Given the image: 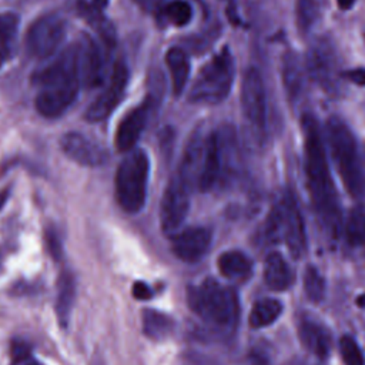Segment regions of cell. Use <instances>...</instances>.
Returning <instances> with one entry per match:
<instances>
[{
    "label": "cell",
    "instance_id": "obj_27",
    "mask_svg": "<svg viewBox=\"0 0 365 365\" xmlns=\"http://www.w3.org/2000/svg\"><path fill=\"white\" fill-rule=\"evenodd\" d=\"M321 16V0H295V24L301 36L311 31Z\"/></svg>",
    "mask_w": 365,
    "mask_h": 365
},
{
    "label": "cell",
    "instance_id": "obj_25",
    "mask_svg": "<svg viewBox=\"0 0 365 365\" xmlns=\"http://www.w3.org/2000/svg\"><path fill=\"white\" fill-rule=\"evenodd\" d=\"M282 312V304L274 298H264L257 301L250 312V325L252 328H264L275 322Z\"/></svg>",
    "mask_w": 365,
    "mask_h": 365
},
{
    "label": "cell",
    "instance_id": "obj_10",
    "mask_svg": "<svg viewBox=\"0 0 365 365\" xmlns=\"http://www.w3.org/2000/svg\"><path fill=\"white\" fill-rule=\"evenodd\" d=\"M190 210L188 184L180 174L174 175L165 187L161 207H160V224L161 230L167 235H175L177 230L184 222Z\"/></svg>",
    "mask_w": 365,
    "mask_h": 365
},
{
    "label": "cell",
    "instance_id": "obj_24",
    "mask_svg": "<svg viewBox=\"0 0 365 365\" xmlns=\"http://www.w3.org/2000/svg\"><path fill=\"white\" fill-rule=\"evenodd\" d=\"M19 16L11 11L0 14V67L14 54L19 34Z\"/></svg>",
    "mask_w": 365,
    "mask_h": 365
},
{
    "label": "cell",
    "instance_id": "obj_9",
    "mask_svg": "<svg viewBox=\"0 0 365 365\" xmlns=\"http://www.w3.org/2000/svg\"><path fill=\"white\" fill-rule=\"evenodd\" d=\"M66 36V21L56 13L33 21L26 34L27 53L34 58H47L56 53Z\"/></svg>",
    "mask_w": 365,
    "mask_h": 365
},
{
    "label": "cell",
    "instance_id": "obj_39",
    "mask_svg": "<svg viewBox=\"0 0 365 365\" xmlns=\"http://www.w3.org/2000/svg\"><path fill=\"white\" fill-rule=\"evenodd\" d=\"M88 3L93 4V6H96L97 9L103 10V9L108 4V0H88Z\"/></svg>",
    "mask_w": 365,
    "mask_h": 365
},
{
    "label": "cell",
    "instance_id": "obj_5",
    "mask_svg": "<svg viewBox=\"0 0 365 365\" xmlns=\"http://www.w3.org/2000/svg\"><path fill=\"white\" fill-rule=\"evenodd\" d=\"M234 74V57L228 48H222L200 70L190 88L188 100L198 104L221 103L231 91Z\"/></svg>",
    "mask_w": 365,
    "mask_h": 365
},
{
    "label": "cell",
    "instance_id": "obj_40",
    "mask_svg": "<svg viewBox=\"0 0 365 365\" xmlns=\"http://www.w3.org/2000/svg\"><path fill=\"white\" fill-rule=\"evenodd\" d=\"M358 305H359V307H365V295H362V297L358 298Z\"/></svg>",
    "mask_w": 365,
    "mask_h": 365
},
{
    "label": "cell",
    "instance_id": "obj_19",
    "mask_svg": "<svg viewBox=\"0 0 365 365\" xmlns=\"http://www.w3.org/2000/svg\"><path fill=\"white\" fill-rule=\"evenodd\" d=\"M282 81L287 97L295 103L305 90V64L294 51H288L282 58Z\"/></svg>",
    "mask_w": 365,
    "mask_h": 365
},
{
    "label": "cell",
    "instance_id": "obj_31",
    "mask_svg": "<svg viewBox=\"0 0 365 365\" xmlns=\"http://www.w3.org/2000/svg\"><path fill=\"white\" fill-rule=\"evenodd\" d=\"M339 349L345 365H364L362 351L352 336L344 335L339 341Z\"/></svg>",
    "mask_w": 365,
    "mask_h": 365
},
{
    "label": "cell",
    "instance_id": "obj_7",
    "mask_svg": "<svg viewBox=\"0 0 365 365\" xmlns=\"http://www.w3.org/2000/svg\"><path fill=\"white\" fill-rule=\"evenodd\" d=\"M305 68L311 78L327 93L336 94L341 88V61L334 43L327 37L317 38L307 54Z\"/></svg>",
    "mask_w": 365,
    "mask_h": 365
},
{
    "label": "cell",
    "instance_id": "obj_23",
    "mask_svg": "<svg viewBox=\"0 0 365 365\" xmlns=\"http://www.w3.org/2000/svg\"><path fill=\"white\" fill-rule=\"evenodd\" d=\"M165 61L171 76L173 93L174 96H180L184 91L190 76V60L182 48L171 47L165 54Z\"/></svg>",
    "mask_w": 365,
    "mask_h": 365
},
{
    "label": "cell",
    "instance_id": "obj_34",
    "mask_svg": "<svg viewBox=\"0 0 365 365\" xmlns=\"http://www.w3.org/2000/svg\"><path fill=\"white\" fill-rule=\"evenodd\" d=\"M345 77L349 78L352 83L364 86L365 84V68H356L345 73Z\"/></svg>",
    "mask_w": 365,
    "mask_h": 365
},
{
    "label": "cell",
    "instance_id": "obj_36",
    "mask_svg": "<svg viewBox=\"0 0 365 365\" xmlns=\"http://www.w3.org/2000/svg\"><path fill=\"white\" fill-rule=\"evenodd\" d=\"M16 365H43V364L36 361V359H29V356H27V358H23V359H17Z\"/></svg>",
    "mask_w": 365,
    "mask_h": 365
},
{
    "label": "cell",
    "instance_id": "obj_26",
    "mask_svg": "<svg viewBox=\"0 0 365 365\" xmlns=\"http://www.w3.org/2000/svg\"><path fill=\"white\" fill-rule=\"evenodd\" d=\"M173 329L174 321L168 315L154 309L143 311V331L148 338L154 341L165 339Z\"/></svg>",
    "mask_w": 365,
    "mask_h": 365
},
{
    "label": "cell",
    "instance_id": "obj_18",
    "mask_svg": "<svg viewBox=\"0 0 365 365\" xmlns=\"http://www.w3.org/2000/svg\"><path fill=\"white\" fill-rule=\"evenodd\" d=\"M298 336L302 345L318 358H325L329 354L331 336L325 327L312 318L302 317L298 322Z\"/></svg>",
    "mask_w": 365,
    "mask_h": 365
},
{
    "label": "cell",
    "instance_id": "obj_12",
    "mask_svg": "<svg viewBox=\"0 0 365 365\" xmlns=\"http://www.w3.org/2000/svg\"><path fill=\"white\" fill-rule=\"evenodd\" d=\"M127 83H128L127 66L124 61L118 60L113 67L107 86L87 108L86 118L93 123L106 120L123 100Z\"/></svg>",
    "mask_w": 365,
    "mask_h": 365
},
{
    "label": "cell",
    "instance_id": "obj_30",
    "mask_svg": "<svg viewBox=\"0 0 365 365\" xmlns=\"http://www.w3.org/2000/svg\"><path fill=\"white\" fill-rule=\"evenodd\" d=\"M164 16L165 19L173 23L174 26H178V27H182L185 26L191 17H192V10H191V6L184 1V0H174V1H170L165 7H164Z\"/></svg>",
    "mask_w": 365,
    "mask_h": 365
},
{
    "label": "cell",
    "instance_id": "obj_21",
    "mask_svg": "<svg viewBox=\"0 0 365 365\" xmlns=\"http://www.w3.org/2000/svg\"><path fill=\"white\" fill-rule=\"evenodd\" d=\"M76 299V281L70 271H63L57 281V297H56V315L63 328L70 322L71 309Z\"/></svg>",
    "mask_w": 365,
    "mask_h": 365
},
{
    "label": "cell",
    "instance_id": "obj_16",
    "mask_svg": "<svg viewBox=\"0 0 365 365\" xmlns=\"http://www.w3.org/2000/svg\"><path fill=\"white\" fill-rule=\"evenodd\" d=\"M150 111L151 101L145 100L124 115L115 131V145L120 151H130L134 147L148 121Z\"/></svg>",
    "mask_w": 365,
    "mask_h": 365
},
{
    "label": "cell",
    "instance_id": "obj_6",
    "mask_svg": "<svg viewBox=\"0 0 365 365\" xmlns=\"http://www.w3.org/2000/svg\"><path fill=\"white\" fill-rule=\"evenodd\" d=\"M150 161L143 150H134L120 163L115 173V198L130 214L138 212L145 202Z\"/></svg>",
    "mask_w": 365,
    "mask_h": 365
},
{
    "label": "cell",
    "instance_id": "obj_20",
    "mask_svg": "<svg viewBox=\"0 0 365 365\" xmlns=\"http://www.w3.org/2000/svg\"><path fill=\"white\" fill-rule=\"evenodd\" d=\"M262 275L265 284L274 291H284L292 282V274L279 252H269L264 259Z\"/></svg>",
    "mask_w": 365,
    "mask_h": 365
},
{
    "label": "cell",
    "instance_id": "obj_32",
    "mask_svg": "<svg viewBox=\"0 0 365 365\" xmlns=\"http://www.w3.org/2000/svg\"><path fill=\"white\" fill-rule=\"evenodd\" d=\"M46 244H47V251L54 259H60L63 255V245L58 237V232L54 228H47L46 230Z\"/></svg>",
    "mask_w": 365,
    "mask_h": 365
},
{
    "label": "cell",
    "instance_id": "obj_17",
    "mask_svg": "<svg viewBox=\"0 0 365 365\" xmlns=\"http://www.w3.org/2000/svg\"><path fill=\"white\" fill-rule=\"evenodd\" d=\"M221 173V145L217 134L210 133L204 138L202 155L197 173L195 184L201 191L211 190Z\"/></svg>",
    "mask_w": 365,
    "mask_h": 365
},
{
    "label": "cell",
    "instance_id": "obj_29",
    "mask_svg": "<svg viewBox=\"0 0 365 365\" xmlns=\"http://www.w3.org/2000/svg\"><path fill=\"white\" fill-rule=\"evenodd\" d=\"M304 289L307 297L314 301L319 302L324 298L325 292V282L319 271L314 265H308L304 272Z\"/></svg>",
    "mask_w": 365,
    "mask_h": 365
},
{
    "label": "cell",
    "instance_id": "obj_28",
    "mask_svg": "<svg viewBox=\"0 0 365 365\" xmlns=\"http://www.w3.org/2000/svg\"><path fill=\"white\" fill-rule=\"evenodd\" d=\"M346 240L351 245H365V207H354L346 218Z\"/></svg>",
    "mask_w": 365,
    "mask_h": 365
},
{
    "label": "cell",
    "instance_id": "obj_37",
    "mask_svg": "<svg viewBox=\"0 0 365 365\" xmlns=\"http://www.w3.org/2000/svg\"><path fill=\"white\" fill-rule=\"evenodd\" d=\"M336 3H338V6H339V9L348 10V9H351V7L354 6L355 0H336Z\"/></svg>",
    "mask_w": 365,
    "mask_h": 365
},
{
    "label": "cell",
    "instance_id": "obj_8",
    "mask_svg": "<svg viewBox=\"0 0 365 365\" xmlns=\"http://www.w3.org/2000/svg\"><path fill=\"white\" fill-rule=\"evenodd\" d=\"M241 110L248 125L257 134H264L267 127V94L261 73L255 67H250L242 77Z\"/></svg>",
    "mask_w": 365,
    "mask_h": 365
},
{
    "label": "cell",
    "instance_id": "obj_3",
    "mask_svg": "<svg viewBox=\"0 0 365 365\" xmlns=\"http://www.w3.org/2000/svg\"><path fill=\"white\" fill-rule=\"evenodd\" d=\"M327 138L344 187L352 197L361 198L365 194V174L352 131L345 121L331 117L327 123Z\"/></svg>",
    "mask_w": 365,
    "mask_h": 365
},
{
    "label": "cell",
    "instance_id": "obj_14",
    "mask_svg": "<svg viewBox=\"0 0 365 365\" xmlns=\"http://www.w3.org/2000/svg\"><path fill=\"white\" fill-rule=\"evenodd\" d=\"M104 68V48H101V46L90 36H84L83 41L78 44L80 81L87 87H97L103 81Z\"/></svg>",
    "mask_w": 365,
    "mask_h": 365
},
{
    "label": "cell",
    "instance_id": "obj_35",
    "mask_svg": "<svg viewBox=\"0 0 365 365\" xmlns=\"http://www.w3.org/2000/svg\"><path fill=\"white\" fill-rule=\"evenodd\" d=\"M140 9L145 10V11H151L155 7L157 0H133Z\"/></svg>",
    "mask_w": 365,
    "mask_h": 365
},
{
    "label": "cell",
    "instance_id": "obj_2",
    "mask_svg": "<svg viewBox=\"0 0 365 365\" xmlns=\"http://www.w3.org/2000/svg\"><path fill=\"white\" fill-rule=\"evenodd\" d=\"M36 83L38 86L37 111L47 118L61 115L74 103L78 93V44L61 51L51 64L36 76Z\"/></svg>",
    "mask_w": 365,
    "mask_h": 365
},
{
    "label": "cell",
    "instance_id": "obj_22",
    "mask_svg": "<svg viewBox=\"0 0 365 365\" xmlns=\"http://www.w3.org/2000/svg\"><path fill=\"white\" fill-rule=\"evenodd\" d=\"M218 269L221 275L230 279H245L251 275V259L238 250H230L218 257Z\"/></svg>",
    "mask_w": 365,
    "mask_h": 365
},
{
    "label": "cell",
    "instance_id": "obj_13",
    "mask_svg": "<svg viewBox=\"0 0 365 365\" xmlns=\"http://www.w3.org/2000/svg\"><path fill=\"white\" fill-rule=\"evenodd\" d=\"M60 145L68 158L86 167H98L107 160L104 147L81 133L73 131L64 134L61 137Z\"/></svg>",
    "mask_w": 365,
    "mask_h": 365
},
{
    "label": "cell",
    "instance_id": "obj_1",
    "mask_svg": "<svg viewBox=\"0 0 365 365\" xmlns=\"http://www.w3.org/2000/svg\"><path fill=\"white\" fill-rule=\"evenodd\" d=\"M301 123L304 133L305 173L312 204L324 227L331 232H338L341 224L338 195L328 167L319 124L311 114H304Z\"/></svg>",
    "mask_w": 365,
    "mask_h": 365
},
{
    "label": "cell",
    "instance_id": "obj_11",
    "mask_svg": "<svg viewBox=\"0 0 365 365\" xmlns=\"http://www.w3.org/2000/svg\"><path fill=\"white\" fill-rule=\"evenodd\" d=\"M278 217V234L284 240L289 254L299 258L307 250V235L304 218L295 197L288 192L275 208Z\"/></svg>",
    "mask_w": 365,
    "mask_h": 365
},
{
    "label": "cell",
    "instance_id": "obj_33",
    "mask_svg": "<svg viewBox=\"0 0 365 365\" xmlns=\"http://www.w3.org/2000/svg\"><path fill=\"white\" fill-rule=\"evenodd\" d=\"M133 297L135 299L145 301V299H150L153 297V291H151V288L145 282L137 281V282L133 284Z\"/></svg>",
    "mask_w": 365,
    "mask_h": 365
},
{
    "label": "cell",
    "instance_id": "obj_4",
    "mask_svg": "<svg viewBox=\"0 0 365 365\" xmlns=\"http://www.w3.org/2000/svg\"><path fill=\"white\" fill-rule=\"evenodd\" d=\"M190 308L205 322L217 327H232L237 322L240 305L237 294L214 279H205L187 291Z\"/></svg>",
    "mask_w": 365,
    "mask_h": 365
},
{
    "label": "cell",
    "instance_id": "obj_38",
    "mask_svg": "<svg viewBox=\"0 0 365 365\" xmlns=\"http://www.w3.org/2000/svg\"><path fill=\"white\" fill-rule=\"evenodd\" d=\"M9 194H10V191H9V188H6V190H3V191H0V211H1V208L4 207V204H6V201H7V198H9Z\"/></svg>",
    "mask_w": 365,
    "mask_h": 365
},
{
    "label": "cell",
    "instance_id": "obj_15",
    "mask_svg": "<svg viewBox=\"0 0 365 365\" xmlns=\"http://www.w3.org/2000/svg\"><path fill=\"white\" fill-rule=\"evenodd\" d=\"M211 232L202 227H191L173 238V252L184 262H195L204 257L211 244Z\"/></svg>",
    "mask_w": 365,
    "mask_h": 365
}]
</instances>
